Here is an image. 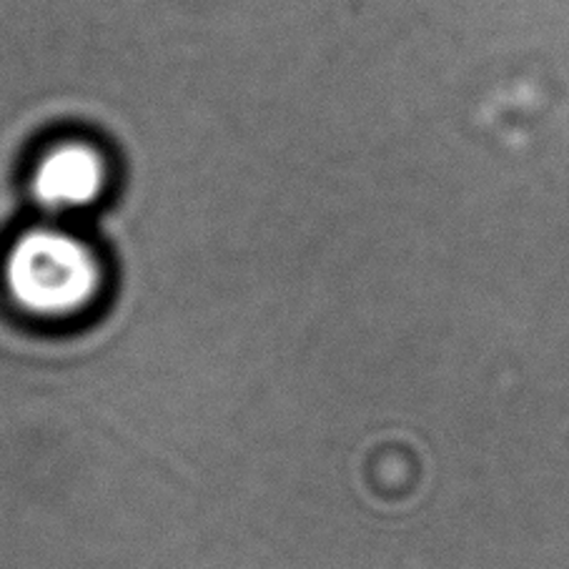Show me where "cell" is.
I'll return each instance as SVG.
<instances>
[{
    "label": "cell",
    "instance_id": "obj_2",
    "mask_svg": "<svg viewBox=\"0 0 569 569\" xmlns=\"http://www.w3.org/2000/svg\"><path fill=\"white\" fill-rule=\"evenodd\" d=\"M111 186V163L96 143L63 139L38 156L31 171V196L53 219L91 211Z\"/></svg>",
    "mask_w": 569,
    "mask_h": 569
},
{
    "label": "cell",
    "instance_id": "obj_1",
    "mask_svg": "<svg viewBox=\"0 0 569 569\" xmlns=\"http://www.w3.org/2000/svg\"><path fill=\"white\" fill-rule=\"evenodd\" d=\"M8 301L36 321H71L103 291V263L83 237L61 223L18 233L0 269Z\"/></svg>",
    "mask_w": 569,
    "mask_h": 569
}]
</instances>
